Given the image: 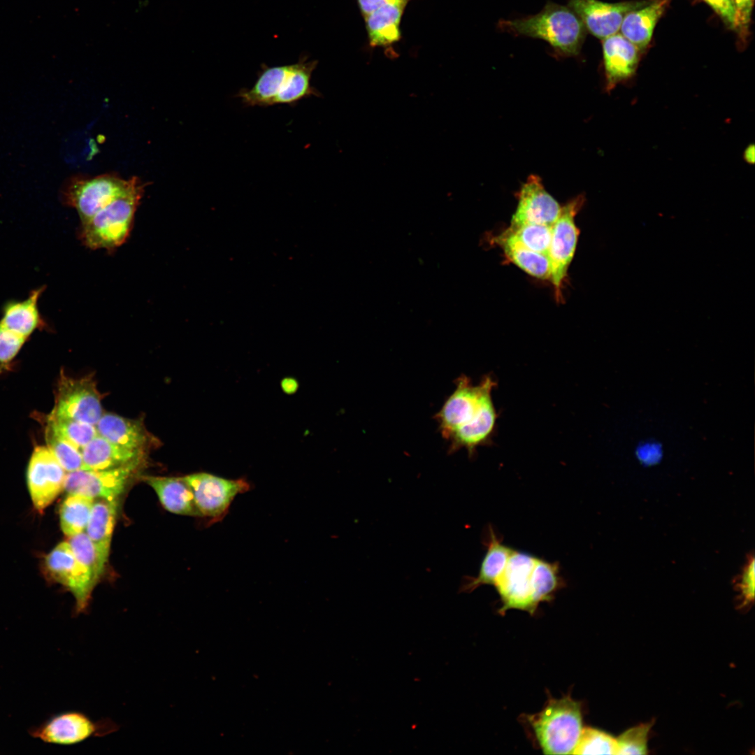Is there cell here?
<instances>
[{
    "label": "cell",
    "mask_w": 755,
    "mask_h": 755,
    "mask_svg": "<svg viewBox=\"0 0 755 755\" xmlns=\"http://www.w3.org/2000/svg\"><path fill=\"white\" fill-rule=\"evenodd\" d=\"M736 14L735 31L741 38L749 33L751 15L754 0H732Z\"/></svg>",
    "instance_id": "38"
},
{
    "label": "cell",
    "mask_w": 755,
    "mask_h": 755,
    "mask_svg": "<svg viewBox=\"0 0 755 755\" xmlns=\"http://www.w3.org/2000/svg\"><path fill=\"white\" fill-rule=\"evenodd\" d=\"M281 387L287 394H294L299 388L298 381L292 378H285L281 381Z\"/></svg>",
    "instance_id": "42"
},
{
    "label": "cell",
    "mask_w": 755,
    "mask_h": 755,
    "mask_svg": "<svg viewBox=\"0 0 755 755\" xmlns=\"http://www.w3.org/2000/svg\"><path fill=\"white\" fill-rule=\"evenodd\" d=\"M119 726L109 719L94 720L80 711H66L57 714L30 734L45 742L59 745H74L94 737H103L116 732Z\"/></svg>",
    "instance_id": "6"
},
{
    "label": "cell",
    "mask_w": 755,
    "mask_h": 755,
    "mask_svg": "<svg viewBox=\"0 0 755 755\" xmlns=\"http://www.w3.org/2000/svg\"><path fill=\"white\" fill-rule=\"evenodd\" d=\"M616 738L593 728H583L573 754H617Z\"/></svg>",
    "instance_id": "33"
},
{
    "label": "cell",
    "mask_w": 755,
    "mask_h": 755,
    "mask_svg": "<svg viewBox=\"0 0 755 755\" xmlns=\"http://www.w3.org/2000/svg\"><path fill=\"white\" fill-rule=\"evenodd\" d=\"M68 542L76 558L90 571L97 582L103 572L99 566L96 549L87 533L83 531L69 537Z\"/></svg>",
    "instance_id": "35"
},
{
    "label": "cell",
    "mask_w": 755,
    "mask_h": 755,
    "mask_svg": "<svg viewBox=\"0 0 755 755\" xmlns=\"http://www.w3.org/2000/svg\"><path fill=\"white\" fill-rule=\"evenodd\" d=\"M753 552L747 555L746 562L739 575L733 581L738 593V606L745 608L752 605L754 600L755 570Z\"/></svg>",
    "instance_id": "36"
},
{
    "label": "cell",
    "mask_w": 755,
    "mask_h": 755,
    "mask_svg": "<svg viewBox=\"0 0 755 755\" xmlns=\"http://www.w3.org/2000/svg\"><path fill=\"white\" fill-rule=\"evenodd\" d=\"M552 226L536 224L510 226L503 233L535 252L548 255Z\"/></svg>",
    "instance_id": "31"
},
{
    "label": "cell",
    "mask_w": 755,
    "mask_h": 755,
    "mask_svg": "<svg viewBox=\"0 0 755 755\" xmlns=\"http://www.w3.org/2000/svg\"><path fill=\"white\" fill-rule=\"evenodd\" d=\"M94 499L78 494H69L60 510V524L63 533L71 537L85 531Z\"/></svg>",
    "instance_id": "29"
},
{
    "label": "cell",
    "mask_w": 755,
    "mask_h": 755,
    "mask_svg": "<svg viewBox=\"0 0 755 755\" xmlns=\"http://www.w3.org/2000/svg\"><path fill=\"white\" fill-rule=\"evenodd\" d=\"M26 340L0 324V372L9 367Z\"/></svg>",
    "instance_id": "37"
},
{
    "label": "cell",
    "mask_w": 755,
    "mask_h": 755,
    "mask_svg": "<svg viewBox=\"0 0 755 755\" xmlns=\"http://www.w3.org/2000/svg\"><path fill=\"white\" fill-rule=\"evenodd\" d=\"M729 27L735 29L736 14L732 0H704Z\"/></svg>",
    "instance_id": "40"
},
{
    "label": "cell",
    "mask_w": 755,
    "mask_h": 755,
    "mask_svg": "<svg viewBox=\"0 0 755 755\" xmlns=\"http://www.w3.org/2000/svg\"><path fill=\"white\" fill-rule=\"evenodd\" d=\"M44 291V286L38 287L24 300L6 302L2 308L0 324L25 338L35 330L44 327L45 322L38 308V301Z\"/></svg>",
    "instance_id": "18"
},
{
    "label": "cell",
    "mask_w": 755,
    "mask_h": 755,
    "mask_svg": "<svg viewBox=\"0 0 755 755\" xmlns=\"http://www.w3.org/2000/svg\"><path fill=\"white\" fill-rule=\"evenodd\" d=\"M649 1L607 3L600 0H568V6L578 16L586 30L603 40L618 33L627 13Z\"/></svg>",
    "instance_id": "14"
},
{
    "label": "cell",
    "mask_w": 755,
    "mask_h": 755,
    "mask_svg": "<svg viewBox=\"0 0 755 755\" xmlns=\"http://www.w3.org/2000/svg\"><path fill=\"white\" fill-rule=\"evenodd\" d=\"M637 458L644 464L658 463L662 457L661 445L654 440H647L640 443L635 450Z\"/></svg>",
    "instance_id": "39"
},
{
    "label": "cell",
    "mask_w": 755,
    "mask_h": 755,
    "mask_svg": "<svg viewBox=\"0 0 755 755\" xmlns=\"http://www.w3.org/2000/svg\"><path fill=\"white\" fill-rule=\"evenodd\" d=\"M650 728V724H642L624 732L616 738L617 754H648L647 742Z\"/></svg>",
    "instance_id": "34"
},
{
    "label": "cell",
    "mask_w": 755,
    "mask_h": 755,
    "mask_svg": "<svg viewBox=\"0 0 755 755\" xmlns=\"http://www.w3.org/2000/svg\"><path fill=\"white\" fill-rule=\"evenodd\" d=\"M602 46L606 89L611 91L635 74L640 51L619 33L603 39Z\"/></svg>",
    "instance_id": "16"
},
{
    "label": "cell",
    "mask_w": 755,
    "mask_h": 755,
    "mask_svg": "<svg viewBox=\"0 0 755 755\" xmlns=\"http://www.w3.org/2000/svg\"><path fill=\"white\" fill-rule=\"evenodd\" d=\"M744 159L746 162L753 164L755 161V148L754 144L749 145L744 150Z\"/></svg>",
    "instance_id": "43"
},
{
    "label": "cell",
    "mask_w": 755,
    "mask_h": 755,
    "mask_svg": "<svg viewBox=\"0 0 755 755\" xmlns=\"http://www.w3.org/2000/svg\"><path fill=\"white\" fill-rule=\"evenodd\" d=\"M144 187L145 184L138 178L128 192L82 223L79 237L83 245L92 250L110 252L122 245L131 231Z\"/></svg>",
    "instance_id": "3"
},
{
    "label": "cell",
    "mask_w": 755,
    "mask_h": 755,
    "mask_svg": "<svg viewBox=\"0 0 755 755\" xmlns=\"http://www.w3.org/2000/svg\"><path fill=\"white\" fill-rule=\"evenodd\" d=\"M513 549L503 544L490 527L487 550L476 577H466L460 592L470 593L480 586H494L503 573Z\"/></svg>",
    "instance_id": "24"
},
{
    "label": "cell",
    "mask_w": 755,
    "mask_h": 755,
    "mask_svg": "<svg viewBox=\"0 0 755 755\" xmlns=\"http://www.w3.org/2000/svg\"><path fill=\"white\" fill-rule=\"evenodd\" d=\"M565 586L558 562H549L537 557L531 575L533 597L535 605L550 601Z\"/></svg>",
    "instance_id": "28"
},
{
    "label": "cell",
    "mask_w": 755,
    "mask_h": 755,
    "mask_svg": "<svg viewBox=\"0 0 755 755\" xmlns=\"http://www.w3.org/2000/svg\"><path fill=\"white\" fill-rule=\"evenodd\" d=\"M52 414L96 426L103 411L94 381L89 378L76 379L62 375Z\"/></svg>",
    "instance_id": "12"
},
{
    "label": "cell",
    "mask_w": 755,
    "mask_h": 755,
    "mask_svg": "<svg viewBox=\"0 0 755 755\" xmlns=\"http://www.w3.org/2000/svg\"><path fill=\"white\" fill-rule=\"evenodd\" d=\"M144 450L117 445L97 435L81 450L84 470H106L143 458Z\"/></svg>",
    "instance_id": "23"
},
{
    "label": "cell",
    "mask_w": 755,
    "mask_h": 755,
    "mask_svg": "<svg viewBox=\"0 0 755 755\" xmlns=\"http://www.w3.org/2000/svg\"><path fill=\"white\" fill-rule=\"evenodd\" d=\"M143 458L123 466L106 470H78L66 473L64 489L95 499L116 500L142 464Z\"/></svg>",
    "instance_id": "8"
},
{
    "label": "cell",
    "mask_w": 755,
    "mask_h": 755,
    "mask_svg": "<svg viewBox=\"0 0 755 755\" xmlns=\"http://www.w3.org/2000/svg\"><path fill=\"white\" fill-rule=\"evenodd\" d=\"M518 197L510 226L524 224L552 226L560 215L561 207L546 191L538 175L532 174L528 177Z\"/></svg>",
    "instance_id": "15"
},
{
    "label": "cell",
    "mask_w": 755,
    "mask_h": 755,
    "mask_svg": "<svg viewBox=\"0 0 755 755\" xmlns=\"http://www.w3.org/2000/svg\"><path fill=\"white\" fill-rule=\"evenodd\" d=\"M157 494L168 511L182 515L201 517L193 494L182 477L146 476L143 477Z\"/></svg>",
    "instance_id": "20"
},
{
    "label": "cell",
    "mask_w": 755,
    "mask_h": 755,
    "mask_svg": "<svg viewBox=\"0 0 755 755\" xmlns=\"http://www.w3.org/2000/svg\"><path fill=\"white\" fill-rule=\"evenodd\" d=\"M317 65V61L308 60L306 57L290 64L289 72L284 80L274 105L287 104L295 106L303 99L312 96H321L320 92L311 85L312 74Z\"/></svg>",
    "instance_id": "26"
},
{
    "label": "cell",
    "mask_w": 755,
    "mask_h": 755,
    "mask_svg": "<svg viewBox=\"0 0 755 755\" xmlns=\"http://www.w3.org/2000/svg\"><path fill=\"white\" fill-rule=\"evenodd\" d=\"M670 1L649 0L647 4L627 13L620 27L621 34L640 51L644 50L649 43L654 29Z\"/></svg>",
    "instance_id": "19"
},
{
    "label": "cell",
    "mask_w": 755,
    "mask_h": 755,
    "mask_svg": "<svg viewBox=\"0 0 755 755\" xmlns=\"http://www.w3.org/2000/svg\"><path fill=\"white\" fill-rule=\"evenodd\" d=\"M45 432L48 447L66 473L84 469L81 452L76 446L48 422Z\"/></svg>",
    "instance_id": "30"
},
{
    "label": "cell",
    "mask_w": 755,
    "mask_h": 755,
    "mask_svg": "<svg viewBox=\"0 0 755 755\" xmlns=\"http://www.w3.org/2000/svg\"><path fill=\"white\" fill-rule=\"evenodd\" d=\"M435 415L438 431L449 443L448 453L466 449L470 457L478 447L492 441L498 419L491 392L496 382L485 375L477 384L465 375Z\"/></svg>",
    "instance_id": "1"
},
{
    "label": "cell",
    "mask_w": 755,
    "mask_h": 755,
    "mask_svg": "<svg viewBox=\"0 0 755 755\" xmlns=\"http://www.w3.org/2000/svg\"><path fill=\"white\" fill-rule=\"evenodd\" d=\"M498 24L503 31L542 39L566 56L580 53L587 31L580 19L568 6L552 1H548L535 15L502 20Z\"/></svg>",
    "instance_id": "2"
},
{
    "label": "cell",
    "mask_w": 755,
    "mask_h": 755,
    "mask_svg": "<svg viewBox=\"0 0 755 755\" xmlns=\"http://www.w3.org/2000/svg\"><path fill=\"white\" fill-rule=\"evenodd\" d=\"M410 0H357L359 8L364 17L380 6L396 3H408Z\"/></svg>",
    "instance_id": "41"
},
{
    "label": "cell",
    "mask_w": 755,
    "mask_h": 755,
    "mask_svg": "<svg viewBox=\"0 0 755 755\" xmlns=\"http://www.w3.org/2000/svg\"><path fill=\"white\" fill-rule=\"evenodd\" d=\"M66 472L48 447L35 448L27 469V482L34 507L46 508L64 488Z\"/></svg>",
    "instance_id": "13"
},
{
    "label": "cell",
    "mask_w": 755,
    "mask_h": 755,
    "mask_svg": "<svg viewBox=\"0 0 755 755\" xmlns=\"http://www.w3.org/2000/svg\"><path fill=\"white\" fill-rule=\"evenodd\" d=\"M494 241L503 250L506 257L528 275L538 279H550V264L547 256L532 251L503 232Z\"/></svg>",
    "instance_id": "27"
},
{
    "label": "cell",
    "mask_w": 755,
    "mask_h": 755,
    "mask_svg": "<svg viewBox=\"0 0 755 755\" xmlns=\"http://www.w3.org/2000/svg\"><path fill=\"white\" fill-rule=\"evenodd\" d=\"M98 435L120 447L144 450L148 436L140 420L104 413L96 424Z\"/></svg>",
    "instance_id": "21"
},
{
    "label": "cell",
    "mask_w": 755,
    "mask_h": 755,
    "mask_svg": "<svg viewBox=\"0 0 755 755\" xmlns=\"http://www.w3.org/2000/svg\"><path fill=\"white\" fill-rule=\"evenodd\" d=\"M406 6L405 3L385 4L364 17L371 47L385 48L400 40V24Z\"/></svg>",
    "instance_id": "22"
},
{
    "label": "cell",
    "mask_w": 755,
    "mask_h": 755,
    "mask_svg": "<svg viewBox=\"0 0 755 755\" xmlns=\"http://www.w3.org/2000/svg\"><path fill=\"white\" fill-rule=\"evenodd\" d=\"M117 510V499H95L85 531L96 549L103 573L108 560Z\"/></svg>",
    "instance_id": "17"
},
{
    "label": "cell",
    "mask_w": 755,
    "mask_h": 755,
    "mask_svg": "<svg viewBox=\"0 0 755 755\" xmlns=\"http://www.w3.org/2000/svg\"><path fill=\"white\" fill-rule=\"evenodd\" d=\"M46 568L51 577L66 587L76 600V614L87 611L97 582L76 558L68 541L58 544L47 556Z\"/></svg>",
    "instance_id": "11"
},
{
    "label": "cell",
    "mask_w": 755,
    "mask_h": 755,
    "mask_svg": "<svg viewBox=\"0 0 755 755\" xmlns=\"http://www.w3.org/2000/svg\"><path fill=\"white\" fill-rule=\"evenodd\" d=\"M584 202V196L579 195L561 207L560 215L552 226L547 257L550 264V279L556 298L559 301L562 297L561 289L573 258L579 234L575 217Z\"/></svg>",
    "instance_id": "7"
},
{
    "label": "cell",
    "mask_w": 755,
    "mask_h": 755,
    "mask_svg": "<svg viewBox=\"0 0 755 755\" xmlns=\"http://www.w3.org/2000/svg\"><path fill=\"white\" fill-rule=\"evenodd\" d=\"M190 488L201 516L218 521L224 518L236 495L250 490L244 479L229 480L207 473L182 477Z\"/></svg>",
    "instance_id": "10"
},
{
    "label": "cell",
    "mask_w": 755,
    "mask_h": 755,
    "mask_svg": "<svg viewBox=\"0 0 755 755\" xmlns=\"http://www.w3.org/2000/svg\"><path fill=\"white\" fill-rule=\"evenodd\" d=\"M48 422L80 452L98 435L95 425L52 413L48 416Z\"/></svg>",
    "instance_id": "32"
},
{
    "label": "cell",
    "mask_w": 755,
    "mask_h": 755,
    "mask_svg": "<svg viewBox=\"0 0 755 755\" xmlns=\"http://www.w3.org/2000/svg\"><path fill=\"white\" fill-rule=\"evenodd\" d=\"M526 718L544 754H573L583 728L580 703L569 696L553 698Z\"/></svg>",
    "instance_id": "4"
},
{
    "label": "cell",
    "mask_w": 755,
    "mask_h": 755,
    "mask_svg": "<svg viewBox=\"0 0 755 755\" xmlns=\"http://www.w3.org/2000/svg\"><path fill=\"white\" fill-rule=\"evenodd\" d=\"M537 557L513 549L506 566L494 587L499 595L501 606L498 612L504 614L508 610H524L533 614L535 605L531 587V575Z\"/></svg>",
    "instance_id": "9"
},
{
    "label": "cell",
    "mask_w": 755,
    "mask_h": 755,
    "mask_svg": "<svg viewBox=\"0 0 755 755\" xmlns=\"http://www.w3.org/2000/svg\"><path fill=\"white\" fill-rule=\"evenodd\" d=\"M289 66L290 64L276 66L264 64L253 86L250 89H240L236 96L240 98L245 106L268 107L274 105Z\"/></svg>",
    "instance_id": "25"
},
{
    "label": "cell",
    "mask_w": 755,
    "mask_h": 755,
    "mask_svg": "<svg viewBox=\"0 0 755 755\" xmlns=\"http://www.w3.org/2000/svg\"><path fill=\"white\" fill-rule=\"evenodd\" d=\"M138 180L136 177L124 180L113 174L75 175L64 185L62 201L76 210L82 224L128 192Z\"/></svg>",
    "instance_id": "5"
}]
</instances>
